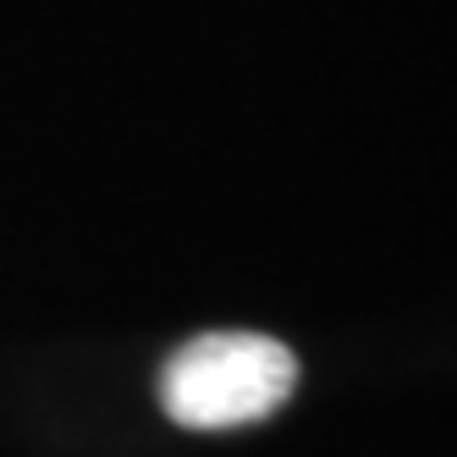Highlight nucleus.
<instances>
[{
  "mask_svg": "<svg viewBox=\"0 0 457 457\" xmlns=\"http://www.w3.org/2000/svg\"><path fill=\"white\" fill-rule=\"evenodd\" d=\"M292 386L298 358L287 342L259 331H204L182 342L160 370V408L182 430H237L270 419Z\"/></svg>",
  "mask_w": 457,
  "mask_h": 457,
  "instance_id": "obj_1",
  "label": "nucleus"
}]
</instances>
